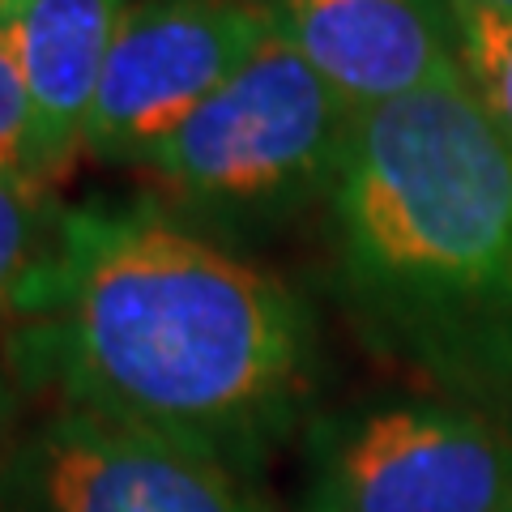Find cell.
I'll return each instance as SVG.
<instances>
[{
  "mask_svg": "<svg viewBox=\"0 0 512 512\" xmlns=\"http://www.w3.org/2000/svg\"><path fill=\"white\" fill-rule=\"evenodd\" d=\"M0 359L56 410L256 474L312 397L316 320L167 201H86L64 205Z\"/></svg>",
  "mask_w": 512,
  "mask_h": 512,
  "instance_id": "cell-1",
  "label": "cell"
},
{
  "mask_svg": "<svg viewBox=\"0 0 512 512\" xmlns=\"http://www.w3.org/2000/svg\"><path fill=\"white\" fill-rule=\"evenodd\" d=\"M325 214L363 338L440 397L512 419V146L470 82L359 111Z\"/></svg>",
  "mask_w": 512,
  "mask_h": 512,
  "instance_id": "cell-2",
  "label": "cell"
},
{
  "mask_svg": "<svg viewBox=\"0 0 512 512\" xmlns=\"http://www.w3.org/2000/svg\"><path fill=\"white\" fill-rule=\"evenodd\" d=\"M359 111L269 35L205 107L137 163L188 222L265 231L329 201Z\"/></svg>",
  "mask_w": 512,
  "mask_h": 512,
  "instance_id": "cell-3",
  "label": "cell"
},
{
  "mask_svg": "<svg viewBox=\"0 0 512 512\" xmlns=\"http://www.w3.org/2000/svg\"><path fill=\"white\" fill-rule=\"evenodd\" d=\"M512 419L457 397L350 406L308 431L303 512H504Z\"/></svg>",
  "mask_w": 512,
  "mask_h": 512,
  "instance_id": "cell-4",
  "label": "cell"
},
{
  "mask_svg": "<svg viewBox=\"0 0 512 512\" xmlns=\"http://www.w3.org/2000/svg\"><path fill=\"white\" fill-rule=\"evenodd\" d=\"M248 0H133L86 120V154L137 167L261 52Z\"/></svg>",
  "mask_w": 512,
  "mask_h": 512,
  "instance_id": "cell-5",
  "label": "cell"
},
{
  "mask_svg": "<svg viewBox=\"0 0 512 512\" xmlns=\"http://www.w3.org/2000/svg\"><path fill=\"white\" fill-rule=\"evenodd\" d=\"M18 512H269L252 474L77 410L26 436Z\"/></svg>",
  "mask_w": 512,
  "mask_h": 512,
  "instance_id": "cell-6",
  "label": "cell"
},
{
  "mask_svg": "<svg viewBox=\"0 0 512 512\" xmlns=\"http://www.w3.org/2000/svg\"><path fill=\"white\" fill-rule=\"evenodd\" d=\"M299 60L367 111L466 82L448 0H248Z\"/></svg>",
  "mask_w": 512,
  "mask_h": 512,
  "instance_id": "cell-7",
  "label": "cell"
},
{
  "mask_svg": "<svg viewBox=\"0 0 512 512\" xmlns=\"http://www.w3.org/2000/svg\"><path fill=\"white\" fill-rule=\"evenodd\" d=\"M128 9L133 0H18L0 26L56 180L86 154V120Z\"/></svg>",
  "mask_w": 512,
  "mask_h": 512,
  "instance_id": "cell-8",
  "label": "cell"
},
{
  "mask_svg": "<svg viewBox=\"0 0 512 512\" xmlns=\"http://www.w3.org/2000/svg\"><path fill=\"white\" fill-rule=\"evenodd\" d=\"M64 201L56 184L35 175H0V333L18 320L35 291L43 265L52 261Z\"/></svg>",
  "mask_w": 512,
  "mask_h": 512,
  "instance_id": "cell-9",
  "label": "cell"
},
{
  "mask_svg": "<svg viewBox=\"0 0 512 512\" xmlns=\"http://www.w3.org/2000/svg\"><path fill=\"white\" fill-rule=\"evenodd\" d=\"M461 43V69L474 99L512 146V18L478 9L474 0H448Z\"/></svg>",
  "mask_w": 512,
  "mask_h": 512,
  "instance_id": "cell-10",
  "label": "cell"
},
{
  "mask_svg": "<svg viewBox=\"0 0 512 512\" xmlns=\"http://www.w3.org/2000/svg\"><path fill=\"white\" fill-rule=\"evenodd\" d=\"M0 175H35V180L56 184L39 141L35 107H30L22 69L9 52L5 30H0Z\"/></svg>",
  "mask_w": 512,
  "mask_h": 512,
  "instance_id": "cell-11",
  "label": "cell"
},
{
  "mask_svg": "<svg viewBox=\"0 0 512 512\" xmlns=\"http://www.w3.org/2000/svg\"><path fill=\"white\" fill-rule=\"evenodd\" d=\"M26 389L0 359V512H18V483L26 457Z\"/></svg>",
  "mask_w": 512,
  "mask_h": 512,
  "instance_id": "cell-12",
  "label": "cell"
},
{
  "mask_svg": "<svg viewBox=\"0 0 512 512\" xmlns=\"http://www.w3.org/2000/svg\"><path fill=\"white\" fill-rule=\"evenodd\" d=\"M474 5L487 13H500V18H512V0H474Z\"/></svg>",
  "mask_w": 512,
  "mask_h": 512,
  "instance_id": "cell-13",
  "label": "cell"
},
{
  "mask_svg": "<svg viewBox=\"0 0 512 512\" xmlns=\"http://www.w3.org/2000/svg\"><path fill=\"white\" fill-rule=\"evenodd\" d=\"M13 5H18V0H0V26H5V18L13 13Z\"/></svg>",
  "mask_w": 512,
  "mask_h": 512,
  "instance_id": "cell-14",
  "label": "cell"
},
{
  "mask_svg": "<svg viewBox=\"0 0 512 512\" xmlns=\"http://www.w3.org/2000/svg\"><path fill=\"white\" fill-rule=\"evenodd\" d=\"M504 512H512V504H508V508H504Z\"/></svg>",
  "mask_w": 512,
  "mask_h": 512,
  "instance_id": "cell-15",
  "label": "cell"
}]
</instances>
